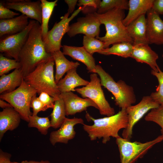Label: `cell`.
Listing matches in <instances>:
<instances>
[{"instance_id":"484cf974","label":"cell","mask_w":163,"mask_h":163,"mask_svg":"<svg viewBox=\"0 0 163 163\" xmlns=\"http://www.w3.org/2000/svg\"><path fill=\"white\" fill-rule=\"evenodd\" d=\"M40 0L42 6V35L43 40L45 43L47 40L49 21L54 7L57 5L58 0L51 2L46 0Z\"/></svg>"},{"instance_id":"ab89813d","label":"cell","mask_w":163,"mask_h":163,"mask_svg":"<svg viewBox=\"0 0 163 163\" xmlns=\"http://www.w3.org/2000/svg\"><path fill=\"white\" fill-rule=\"evenodd\" d=\"M11 157V154L0 150V163H13L10 161Z\"/></svg>"},{"instance_id":"d590c367","label":"cell","mask_w":163,"mask_h":163,"mask_svg":"<svg viewBox=\"0 0 163 163\" xmlns=\"http://www.w3.org/2000/svg\"><path fill=\"white\" fill-rule=\"evenodd\" d=\"M19 14L6 7L4 5L2 1L0 2V19H7L14 17Z\"/></svg>"},{"instance_id":"4316f807","label":"cell","mask_w":163,"mask_h":163,"mask_svg":"<svg viewBox=\"0 0 163 163\" xmlns=\"http://www.w3.org/2000/svg\"><path fill=\"white\" fill-rule=\"evenodd\" d=\"M133 46V44L129 42H121L113 44L98 53L106 55H116L124 58L130 57Z\"/></svg>"},{"instance_id":"7bdbcfd3","label":"cell","mask_w":163,"mask_h":163,"mask_svg":"<svg viewBox=\"0 0 163 163\" xmlns=\"http://www.w3.org/2000/svg\"><path fill=\"white\" fill-rule=\"evenodd\" d=\"M13 163H51L48 161L41 160L40 161H24L21 162H13Z\"/></svg>"},{"instance_id":"44dd1931","label":"cell","mask_w":163,"mask_h":163,"mask_svg":"<svg viewBox=\"0 0 163 163\" xmlns=\"http://www.w3.org/2000/svg\"><path fill=\"white\" fill-rule=\"evenodd\" d=\"M21 118L13 107L3 109L0 112V140L8 131H12L19 125Z\"/></svg>"},{"instance_id":"ac0fdd59","label":"cell","mask_w":163,"mask_h":163,"mask_svg":"<svg viewBox=\"0 0 163 163\" xmlns=\"http://www.w3.org/2000/svg\"><path fill=\"white\" fill-rule=\"evenodd\" d=\"M126 27L129 36L133 40V45L149 44L145 15L140 16Z\"/></svg>"},{"instance_id":"52a82bcc","label":"cell","mask_w":163,"mask_h":163,"mask_svg":"<svg viewBox=\"0 0 163 163\" xmlns=\"http://www.w3.org/2000/svg\"><path fill=\"white\" fill-rule=\"evenodd\" d=\"M163 140L162 134L152 140L144 143L132 142L120 136L116 138L120 163H135L139 158H142L154 145Z\"/></svg>"},{"instance_id":"f546056e","label":"cell","mask_w":163,"mask_h":163,"mask_svg":"<svg viewBox=\"0 0 163 163\" xmlns=\"http://www.w3.org/2000/svg\"><path fill=\"white\" fill-rule=\"evenodd\" d=\"M28 123V127L37 128L41 134L44 135L47 134L48 129L51 127L50 121L48 117L30 115L29 117Z\"/></svg>"},{"instance_id":"277c9868","label":"cell","mask_w":163,"mask_h":163,"mask_svg":"<svg viewBox=\"0 0 163 163\" xmlns=\"http://www.w3.org/2000/svg\"><path fill=\"white\" fill-rule=\"evenodd\" d=\"M54 64L53 57L43 62L24 79L39 94L45 92L56 100L61 93L55 81L53 70Z\"/></svg>"},{"instance_id":"e575fe53","label":"cell","mask_w":163,"mask_h":163,"mask_svg":"<svg viewBox=\"0 0 163 163\" xmlns=\"http://www.w3.org/2000/svg\"><path fill=\"white\" fill-rule=\"evenodd\" d=\"M30 107L32 108V115H37L41 111H45L48 108L40 100L36 94L32 97L30 104Z\"/></svg>"},{"instance_id":"ee69618b","label":"cell","mask_w":163,"mask_h":163,"mask_svg":"<svg viewBox=\"0 0 163 163\" xmlns=\"http://www.w3.org/2000/svg\"><path fill=\"white\" fill-rule=\"evenodd\" d=\"M162 57H163V53H162Z\"/></svg>"},{"instance_id":"d6986e66","label":"cell","mask_w":163,"mask_h":163,"mask_svg":"<svg viewBox=\"0 0 163 163\" xmlns=\"http://www.w3.org/2000/svg\"><path fill=\"white\" fill-rule=\"evenodd\" d=\"M62 48L64 55H68L73 59L83 63L86 66L88 72L95 73L96 65L94 59L83 46L63 45Z\"/></svg>"},{"instance_id":"8992f818","label":"cell","mask_w":163,"mask_h":163,"mask_svg":"<svg viewBox=\"0 0 163 163\" xmlns=\"http://www.w3.org/2000/svg\"><path fill=\"white\" fill-rule=\"evenodd\" d=\"M37 93L36 90L23 79L20 86L12 91L2 94L0 98L10 104L20 114L21 119L28 122L29 116L32 115L30 110V102Z\"/></svg>"},{"instance_id":"f6af8a7d","label":"cell","mask_w":163,"mask_h":163,"mask_svg":"<svg viewBox=\"0 0 163 163\" xmlns=\"http://www.w3.org/2000/svg\"><path fill=\"white\" fill-rule=\"evenodd\" d=\"M79 163H82L81 162H79Z\"/></svg>"},{"instance_id":"9c48e42d","label":"cell","mask_w":163,"mask_h":163,"mask_svg":"<svg viewBox=\"0 0 163 163\" xmlns=\"http://www.w3.org/2000/svg\"><path fill=\"white\" fill-rule=\"evenodd\" d=\"M36 22L34 20H29L27 26L22 31L1 37L0 52L18 62L19 53L27 41L30 31Z\"/></svg>"},{"instance_id":"30bf717a","label":"cell","mask_w":163,"mask_h":163,"mask_svg":"<svg viewBox=\"0 0 163 163\" xmlns=\"http://www.w3.org/2000/svg\"><path fill=\"white\" fill-rule=\"evenodd\" d=\"M83 9L82 7H79L74 11L70 17L68 12L61 18V20L56 23L52 28L48 31L47 35V40L45 43L46 52L51 53L60 50L62 47L61 42L62 39L68 32L70 22Z\"/></svg>"},{"instance_id":"83f0119b","label":"cell","mask_w":163,"mask_h":163,"mask_svg":"<svg viewBox=\"0 0 163 163\" xmlns=\"http://www.w3.org/2000/svg\"><path fill=\"white\" fill-rule=\"evenodd\" d=\"M66 116L64 103L59 95L55 101L53 111L50 115L51 127L54 129L60 127L66 118Z\"/></svg>"},{"instance_id":"4fadbf2b","label":"cell","mask_w":163,"mask_h":163,"mask_svg":"<svg viewBox=\"0 0 163 163\" xmlns=\"http://www.w3.org/2000/svg\"><path fill=\"white\" fill-rule=\"evenodd\" d=\"M4 5L9 9L21 12L28 18L35 20L41 24L42 22V6L40 0H6Z\"/></svg>"},{"instance_id":"ffe728a7","label":"cell","mask_w":163,"mask_h":163,"mask_svg":"<svg viewBox=\"0 0 163 163\" xmlns=\"http://www.w3.org/2000/svg\"><path fill=\"white\" fill-rule=\"evenodd\" d=\"M28 18L22 14L11 18L0 19V37L12 35L22 31L29 23Z\"/></svg>"},{"instance_id":"74e56055","label":"cell","mask_w":163,"mask_h":163,"mask_svg":"<svg viewBox=\"0 0 163 163\" xmlns=\"http://www.w3.org/2000/svg\"><path fill=\"white\" fill-rule=\"evenodd\" d=\"M40 100L48 108H53L56 100L49 94L45 92H42L38 97Z\"/></svg>"},{"instance_id":"b9f144b4","label":"cell","mask_w":163,"mask_h":163,"mask_svg":"<svg viewBox=\"0 0 163 163\" xmlns=\"http://www.w3.org/2000/svg\"><path fill=\"white\" fill-rule=\"evenodd\" d=\"M0 107L3 109L9 108L13 107L9 103H7L1 99H0Z\"/></svg>"},{"instance_id":"836d02e7","label":"cell","mask_w":163,"mask_h":163,"mask_svg":"<svg viewBox=\"0 0 163 163\" xmlns=\"http://www.w3.org/2000/svg\"><path fill=\"white\" fill-rule=\"evenodd\" d=\"M145 119L146 121L154 122L159 125L161 128V134L163 135V104L151 110L145 116Z\"/></svg>"},{"instance_id":"1f68e13d","label":"cell","mask_w":163,"mask_h":163,"mask_svg":"<svg viewBox=\"0 0 163 163\" xmlns=\"http://www.w3.org/2000/svg\"><path fill=\"white\" fill-rule=\"evenodd\" d=\"M151 74L157 79L158 85L156 91L152 92L150 96L159 105L163 104V72L160 69L158 72L152 69Z\"/></svg>"},{"instance_id":"6da1fadb","label":"cell","mask_w":163,"mask_h":163,"mask_svg":"<svg viewBox=\"0 0 163 163\" xmlns=\"http://www.w3.org/2000/svg\"><path fill=\"white\" fill-rule=\"evenodd\" d=\"M53 57L47 53L42 37L41 24L36 22L29 32L28 38L19 56L18 62L24 78L41 63Z\"/></svg>"},{"instance_id":"4dcf8cb0","label":"cell","mask_w":163,"mask_h":163,"mask_svg":"<svg viewBox=\"0 0 163 163\" xmlns=\"http://www.w3.org/2000/svg\"><path fill=\"white\" fill-rule=\"evenodd\" d=\"M83 44L85 50L92 55L94 53H98L104 49V43L96 37L84 35Z\"/></svg>"},{"instance_id":"7c38bea8","label":"cell","mask_w":163,"mask_h":163,"mask_svg":"<svg viewBox=\"0 0 163 163\" xmlns=\"http://www.w3.org/2000/svg\"><path fill=\"white\" fill-rule=\"evenodd\" d=\"M101 24L94 12L88 13L85 17L78 18L77 22L70 25L67 33L70 37L82 34L96 38L99 37Z\"/></svg>"},{"instance_id":"d6a6232c","label":"cell","mask_w":163,"mask_h":163,"mask_svg":"<svg viewBox=\"0 0 163 163\" xmlns=\"http://www.w3.org/2000/svg\"><path fill=\"white\" fill-rule=\"evenodd\" d=\"M21 65L19 62L14 59H11L0 55V75L6 74L13 69H21Z\"/></svg>"},{"instance_id":"7402d4cb","label":"cell","mask_w":163,"mask_h":163,"mask_svg":"<svg viewBox=\"0 0 163 163\" xmlns=\"http://www.w3.org/2000/svg\"><path fill=\"white\" fill-rule=\"evenodd\" d=\"M154 0H129L128 12L123 20L127 26L140 16L144 14L152 8Z\"/></svg>"},{"instance_id":"8fae6325","label":"cell","mask_w":163,"mask_h":163,"mask_svg":"<svg viewBox=\"0 0 163 163\" xmlns=\"http://www.w3.org/2000/svg\"><path fill=\"white\" fill-rule=\"evenodd\" d=\"M160 105L154 101L150 95L144 96L140 102L135 105L127 108L128 123L126 127L123 129V138L130 140L132 137L134 126L149 110L158 107Z\"/></svg>"},{"instance_id":"2e32d148","label":"cell","mask_w":163,"mask_h":163,"mask_svg":"<svg viewBox=\"0 0 163 163\" xmlns=\"http://www.w3.org/2000/svg\"><path fill=\"white\" fill-rule=\"evenodd\" d=\"M147 32L149 44L163 45V21L152 8L147 12Z\"/></svg>"},{"instance_id":"f35d334b","label":"cell","mask_w":163,"mask_h":163,"mask_svg":"<svg viewBox=\"0 0 163 163\" xmlns=\"http://www.w3.org/2000/svg\"><path fill=\"white\" fill-rule=\"evenodd\" d=\"M152 8L159 15L163 14V0H154Z\"/></svg>"},{"instance_id":"603a6c76","label":"cell","mask_w":163,"mask_h":163,"mask_svg":"<svg viewBox=\"0 0 163 163\" xmlns=\"http://www.w3.org/2000/svg\"><path fill=\"white\" fill-rule=\"evenodd\" d=\"M77 68L71 69L67 72L65 77L57 84L60 93L75 91V88L80 86H86L89 82L81 77L76 72Z\"/></svg>"},{"instance_id":"8d00e7d4","label":"cell","mask_w":163,"mask_h":163,"mask_svg":"<svg viewBox=\"0 0 163 163\" xmlns=\"http://www.w3.org/2000/svg\"><path fill=\"white\" fill-rule=\"evenodd\" d=\"M101 1L100 0H79L77 5L79 7H82V10L88 7L96 10L98 9Z\"/></svg>"},{"instance_id":"7a4b0ae2","label":"cell","mask_w":163,"mask_h":163,"mask_svg":"<svg viewBox=\"0 0 163 163\" xmlns=\"http://www.w3.org/2000/svg\"><path fill=\"white\" fill-rule=\"evenodd\" d=\"M86 118L88 121H92V125L83 124V129L88 134L90 140L102 138V142L106 144L111 137H119L118 133L121 129H125L128 123V115L126 109H121L117 113L109 117L94 119L87 113Z\"/></svg>"},{"instance_id":"3957f363","label":"cell","mask_w":163,"mask_h":163,"mask_svg":"<svg viewBox=\"0 0 163 163\" xmlns=\"http://www.w3.org/2000/svg\"><path fill=\"white\" fill-rule=\"evenodd\" d=\"M94 14L101 24H104L105 27V36L96 37L104 43V49L109 47L110 45L123 42L133 44V40L123 22L125 17V10L115 8L103 14H98L96 12Z\"/></svg>"},{"instance_id":"ba28073f","label":"cell","mask_w":163,"mask_h":163,"mask_svg":"<svg viewBox=\"0 0 163 163\" xmlns=\"http://www.w3.org/2000/svg\"><path fill=\"white\" fill-rule=\"evenodd\" d=\"M90 80L87 85L81 88H75V91L83 98H88L94 101L98 106L101 114L107 117L114 115V109L110 106L105 97L100 79L97 74H91Z\"/></svg>"},{"instance_id":"f1b7e54d","label":"cell","mask_w":163,"mask_h":163,"mask_svg":"<svg viewBox=\"0 0 163 163\" xmlns=\"http://www.w3.org/2000/svg\"><path fill=\"white\" fill-rule=\"evenodd\" d=\"M128 1L127 0H103L96 12L103 14L115 8L128 9Z\"/></svg>"},{"instance_id":"5bb4252c","label":"cell","mask_w":163,"mask_h":163,"mask_svg":"<svg viewBox=\"0 0 163 163\" xmlns=\"http://www.w3.org/2000/svg\"><path fill=\"white\" fill-rule=\"evenodd\" d=\"M60 96L64 103L66 116L74 115L86 110L89 107L98 110L97 105L92 100L88 98L80 97L72 92L61 93Z\"/></svg>"},{"instance_id":"5b68a950","label":"cell","mask_w":163,"mask_h":163,"mask_svg":"<svg viewBox=\"0 0 163 163\" xmlns=\"http://www.w3.org/2000/svg\"><path fill=\"white\" fill-rule=\"evenodd\" d=\"M95 73L99 75L101 85L114 97L116 105L121 109H126L136 102V97L133 87L122 80L116 82L99 65H96Z\"/></svg>"},{"instance_id":"cb8c5ba5","label":"cell","mask_w":163,"mask_h":163,"mask_svg":"<svg viewBox=\"0 0 163 163\" xmlns=\"http://www.w3.org/2000/svg\"><path fill=\"white\" fill-rule=\"evenodd\" d=\"M51 54L56 65L55 79L56 84L66 72L73 69L77 68L80 65L78 62H74L68 60L60 50L53 52Z\"/></svg>"},{"instance_id":"d4e9b609","label":"cell","mask_w":163,"mask_h":163,"mask_svg":"<svg viewBox=\"0 0 163 163\" xmlns=\"http://www.w3.org/2000/svg\"><path fill=\"white\" fill-rule=\"evenodd\" d=\"M24 77L20 69H16L10 73L0 78V93L11 92L21 85ZM4 94V93H3Z\"/></svg>"},{"instance_id":"e0dca14e","label":"cell","mask_w":163,"mask_h":163,"mask_svg":"<svg viewBox=\"0 0 163 163\" xmlns=\"http://www.w3.org/2000/svg\"><path fill=\"white\" fill-rule=\"evenodd\" d=\"M133 45L130 57L137 62L148 64L152 70L158 72L160 69L157 63V60L158 58V54L151 49L149 44Z\"/></svg>"},{"instance_id":"9a60e30c","label":"cell","mask_w":163,"mask_h":163,"mask_svg":"<svg viewBox=\"0 0 163 163\" xmlns=\"http://www.w3.org/2000/svg\"><path fill=\"white\" fill-rule=\"evenodd\" d=\"M78 124H84L83 120L81 118H66L59 129L51 133L49 139L51 144L54 145L57 143H67L69 140L74 138L76 132L74 127Z\"/></svg>"},{"instance_id":"60d3db41","label":"cell","mask_w":163,"mask_h":163,"mask_svg":"<svg viewBox=\"0 0 163 163\" xmlns=\"http://www.w3.org/2000/svg\"><path fill=\"white\" fill-rule=\"evenodd\" d=\"M77 0H65V2L68 6V12L69 14H72L75 8L76 5L78 2Z\"/></svg>"}]
</instances>
